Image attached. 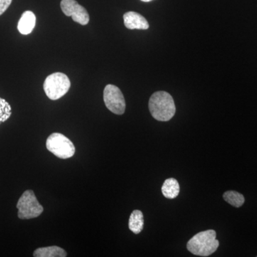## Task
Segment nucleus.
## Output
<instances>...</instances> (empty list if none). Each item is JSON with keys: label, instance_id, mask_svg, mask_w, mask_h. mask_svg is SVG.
<instances>
[{"label": "nucleus", "instance_id": "nucleus-1", "mask_svg": "<svg viewBox=\"0 0 257 257\" xmlns=\"http://www.w3.org/2000/svg\"><path fill=\"white\" fill-rule=\"evenodd\" d=\"M152 116L160 121H167L175 116L176 106L173 98L169 93L160 91L154 93L149 101Z\"/></svg>", "mask_w": 257, "mask_h": 257}, {"label": "nucleus", "instance_id": "nucleus-8", "mask_svg": "<svg viewBox=\"0 0 257 257\" xmlns=\"http://www.w3.org/2000/svg\"><path fill=\"white\" fill-rule=\"evenodd\" d=\"M125 27L128 30H147L150 28L148 22L143 15L135 12H128L124 15Z\"/></svg>", "mask_w": 257, "mask_h": 257}, {"label": "nucleus", "instance_id": "nucleus-13", "mask_svg": "<svg viewBox=\"0 0 257 257\" xmlns=\"http://www.w3.org/2000/svg\"><path fill=\"white\" fill-rule=\"evenodd\" d=\"M224 200L234 207H240L244 203V197L242 194L235 191H228L224 193L223 195Z\"/></svg>", "mask_w": 257, "mask_h": 257}, {"label": "nucleus", "instance_id": "nucleus-4", "mask_svg": "<svg viewBox=\"0 0 257 257\" xmlns=\"http://www.w3.org/2000/svg\"><path fill=\"white\" fill-rule=\"evenodd\" d=\"M18 217L20 219H30L38 217L43 212L44 208L37 199L32 190H27L23 193L17 204Z\"/></svg>", "mask_w": 257, "mask_h": 257}, {"label": "nucleus", "instance_id": "nucleus-2", "mask_svg": "<svg viewBox=\"0 0 257 257\" xmlns=\"http://www.w3.org/2000/svg\"><path fill=\"white\" fill-rule=\"evenodd\" d=\"M216 237L214 230L201 231L189 240L187 243V249L197 256H210L215 252L219 246V241Z\"/></svg>", "mask_w": 257, "mask_h": 257}, {"label": "nucleus", "instance_id": "nucleus-11", "mask_svg": "<svg viewBox=\"0 0 257 257\" xmlns=\"http://www.w3.org/2000/svg\"><path fill=\"white\" fill-rule=\"evenodd\" d=\"M179 182L174 178L166 179L162 187V192L163 195L167 199H175L179 195Z\"/></svg>", "mask_w": 257, "mask_h": 257}, {"label": "nucleus", "instance_id": "nucleus-10", "mask_svg": "<svg viewBox=\"0 0 257 257\" xmlns=\"http://www.w3.org/2000/svg\"><path fill=\"white\" fill-rule=\"evenodd\" d=\"M35 257H65L67 253L63 248L57 246L38 248L34 251Z\"/></svg>", "mask_w": 257, "mask_h": 257}, {"label": "nucleus", "instance_id": "nucleus-14", "mask_svg": "<svg viewBox=\"0 0 257 257\" xmlns=\"http://www.w3.org/2000/svg\"><path fill=\"white\" fill-rule=\"evenodd\" d=\"M11 114V106L5 99L0 98V124L9 119Z\"/></svg>", "mask_w": 257, "mask_h": 257}, {"label": "nucleus", "instance_id": "nucleus-16", "mask_svg": "<svg viewBox=\"0 0 257 257\" xmlns=\"http://www.w3.org/2000/svg\"><path fill=\"white\" fill-rule=\"evenodd\" d=\"M141 1L145 2V3H149V2H151L152 0H141Z\"/></svg>", "mask_w": 257, "mask_h": 257}, {"label": "nucleus", "instance_id": "nucleus-15", "mask_svg": "<svg viewBox=\"0 0 257 257\" xmlns=\"http://www.w3.org/2000/svg\"><path fill=\"white\" fill-rule=\"evenodd\" d=\"M12 2L13 0H0V16L8 9Z\"/></svg>", "mask_w": 257, "mask_h": 257}, {"label": "nucleus", "instance_id": "nucleus-6", "mask_svg": "<svg viewBox=\"0 0 257 257\" xmlns=\"http://www.w3.org/2000/svg\"><path fill=\"white\" fill-rule=\"evenodd\" d=\"M104 101L106 108L111 112L118 115L124 114L126 109L124 95L116 86L113 84L106 86L104 90Z\"/></svg>", "mask_w": 257, "mask_h": 257}, {"label": "nucleus", "instance_id": "nucleus-12", "mask_svg": "<svg viewBox=\"0 0 257 257\" xmlns=\"http://www.w3.org/2000/svg\"><path fill=\"white\" fill-rule=\"evenodd\" d=\"M128 228L135 234H140L144 228L143 213L140 210H134L128 220Z\"/></svg>", "mask_w": 257, "mask_h": 257}, {"label": "nucleus", "instance_id": "nucleus-3", "mask_svg": "<svg viewBox=\"0 0 257 257\" xmlns=\"http://www.w3.org/2000/svg\"><path fill=\"white\" fill-rule=\"evenodd\" d=\"M43 87L49 99L57 100L68 92L71 82L66 74L62 72H55L47 77Z\"/></svg>", "mask_w": 257, "mask_h": 257}, {"label": "nucleus", "instance_id": "nucleus-9", "mask_svg": "<svg viewBox=\"0 0 257 257\" xmlns=\"http://www.w3.org/2000/svg\"><path fill=\"white\" fill-rule=\"evenodd\" d=\"M36 25V16L31 11H26L22 15L19 21L18 29L19 32L24 35L31 33Z\"/></svg>", "mask_w": 257, "mask_h": 257}, {"label": "nucleus", "instance_id": "nucleus-5", "mask_svg": "<svg viewBox=\"0 0 257 257\" xmlns=\"http://www.w3.org/2000/svg\"><path fill=\"white\" fill-rule=\"evenodd\" d=\"M47 150L58 158L65 160L75 154V147L69 139L60 133H53L47 138Z\"/></svg>", "mask_w": 257, "mask_h": 257}, {"label": "nucleus", "instance_id": "nucleus-7", "mask_svg": "<svg viewBox=\"0 0 257 257\" xmlns=\"http://www.w3.org/2000/svg\"><path fill=\"white\" fill-rule=\"evenodd\" d=\"M61 9L66 16L72 17V20L79 25H86L89 23V15L87 10L83 8L76 0H62Z\"/></svg>", "mask_w": 257, "mask_h": 257}]
</instances>
